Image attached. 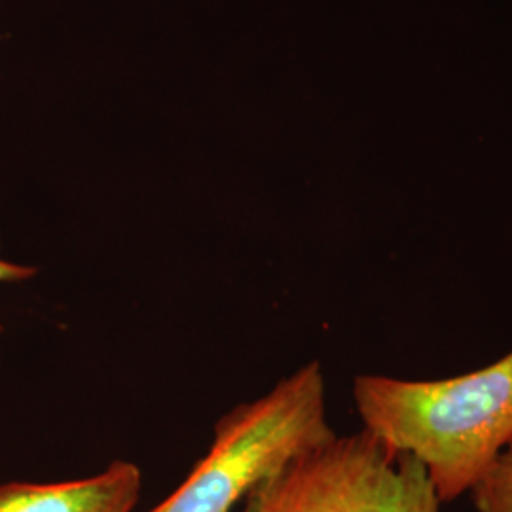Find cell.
<instances>
[{
  "label": "cell",
  "instance_id": "obj_4",
  "mask_svg": "<svg viewBox=\"0 0 512 512\" xmlns=\"http://www.w3.org/2000/svg\"><path fill=\"white\" fill-rule=\"evenodd\" d=\"M143 492V471L114 459L101 473L63 482H4L0 512H133Z\"/></svg>",
  "mask_w": 512,
  "mask_h": 512
},
{
  "label": "cell",
  "instance_id": "obj_5",
  "mask_svg": "<svg viewBox=\"0 0 512 512\" xmlns=\"http://www.w3.org/2000/svg\"><path fill=\"white\" fill-rule=\"evenodd\" d=\"M476 512H512V446L469 492Z\"/></svg>",
  "mask_w": 512,
  "mask_h": 512
},
{
  "label": "cell",
  "instance_id": "obj_6",
  "mask_svg": "<svg viewBox=\"0 0 512 512\" xmlns=\"http://www.w3.org/2000/svg\"><path fill=\"white\" fill-rule=\"evenodd\" d=\"M38 274L37 268L25 266V264H16L10 260H4L0 256V283H19V281H29Z\"/></svg>",
  "mask_w": 512,
  "mask_h": 512
},
{
  "label": "cell",
  "instance_id": "obj_2",
  "mask_svg": "<svg viewBox=\"0 0 512 512\" xmlns=\"http://www.w3.org/2000/svg\"><path fill=\"white\" fill-rule=\"evenodd\" d=\"M319 361L300 366L255 401L228 410L183 484L148 512H230L302 454L334 439Z\"/></svg>",
  "mask_w": 512,
  "mask_h": 512
},
{
  "label": "cell",
  "instance_id": "obj_1",
  "mask_svg": "<svg viewBox=\"0 0 512 512\" xmlns=\"http://www.w3.org/2000/svg\"><path fill=\"white\" fill-rule=\"evenodd\" d=\"M353 403L363 431L421 463L440 501L452 503L512 446V349L444 380L361 374Z\"/></svg>",
  "mask_w": 512,
  "mask_h": 512
},
{
  "label": "cell",
  "instance_id": "obj_3",
  "mask_svg": "<svg viewBox=\"0 0 512 512\" xmlns=\"http://www.w3.org/2000/svg\"><path fill=\"white\" fill-rule=\"evenodd\" d=\"M442 505L421 463L361 429L291 461L241 512H442Z\"/></svg>",
  "mask_w": 512,
  "mask_h": 512
}]
</instances>
